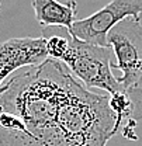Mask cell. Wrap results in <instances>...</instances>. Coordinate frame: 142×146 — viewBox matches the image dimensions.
Returning <instances> with one entry per match:
<instances>
[{
    "label": "cell",
    "mask_w": 142,
    "mask_h": 146,
    "mask_svg": "<svg viewBox=\"0 0 142 146\" xmlns=\"http://www.w3.org/2000/svg\"><path fill=\"white\" fill-rule=\"evenodd\" d=\"M108 100L56 59L24 68L0 87V146H106L123 127Z\"/></svg>",
    "instance_id": "1"
},
{
    "label": "cell",
    "mask_w": 142,
    "mask_h": 146,
    "mask_svg": "<svg viewBox=\"0 0 142 146\" xmlns=\"http://www.w3.org/2000/svg\"><path fill=\"white\" fill-rule=\"evenodd\" d=\"M69 49L62 58V63L89 90H100L106 94H114L125 89L113 73L110 46H100L85 42L75 35H69Z\"/></svg>",
    "instance_id": "2"
},
{
    "label": "cell",
    "mask_w": 142,
    "mask_h": 146,
    "mask_svg": "<svg viewBox=\"0 0 142 146\" xmlns=\"http://www.w3.org/2000/svg\"><path fill=\"white\" fill-rule=\"evenodd\" d=\"M107 45L113 49L117 62L111 68L120 69L117 77L125 90L139 87L142 82V24L141 17H127L118 23L107 36Z\"/></svg>",
    "instance_id": "3"
},
{
    "label": "cell",
    "mask_w": 142,
    "mask_h": 146,
    "mask_svg": "<svg viewBox=\"0 0 142 146\" xmlns=\"http://www.w3.org/2000/svg\"><path fill=\"white\" fill-rule=\"evenodd\" d=\"M127 17H142V0H111L91 16L76 20L68 34L93 45L108 46V33Z\"/></svg>",
    "instance_id": "4"
},
{
    "label": "cell",
    "mask_w": 142,
    "mask_h": 146,
    "mask_svg": "<svg viewBox=\"0 0 142 146\" xmlns=\"http://www.w3.org/2000/svg\"><path fill=\"white\" fill-rule=\"evenodd\" d=\"M48 59L47 38L23 36L0 42V87L16 72Z\"/></svg>",
    "instance_id": "5"
},
{
    "label": "cell",
    "mask_w": 142,
    "mask_h": 146,
    "mask_svg": "<svg viewBox=\"0 0 142 146\" xmlns=\"http://www.w3.org/2000/svg\"><path fill=\"white\" fill-rule=\"evenodd\" d=\"M31 6L38 24L47 27H65L71 30L76 21V9L77 4L75 0L68 3H59L58 0H33Z\"/></svg>",
    "instance_id": "6"
},
{
    "label": "cell",
    "mask_w": 142,
    "mask_h": 146,
    "mask_svg": "<svg viewBox=\"0 0 142 146\" xmlns=\"http://www.w3.org/2000/svg\"><path fill=\"white\" fill-rule=\"evenodd\" d=\"M69 49V41L65 39L63 36L53 35L47 38V51H48V58H52L56 60H62V58L66 55Z\"/></svg>",
    "instance_id": "7"
}]
</instances>
